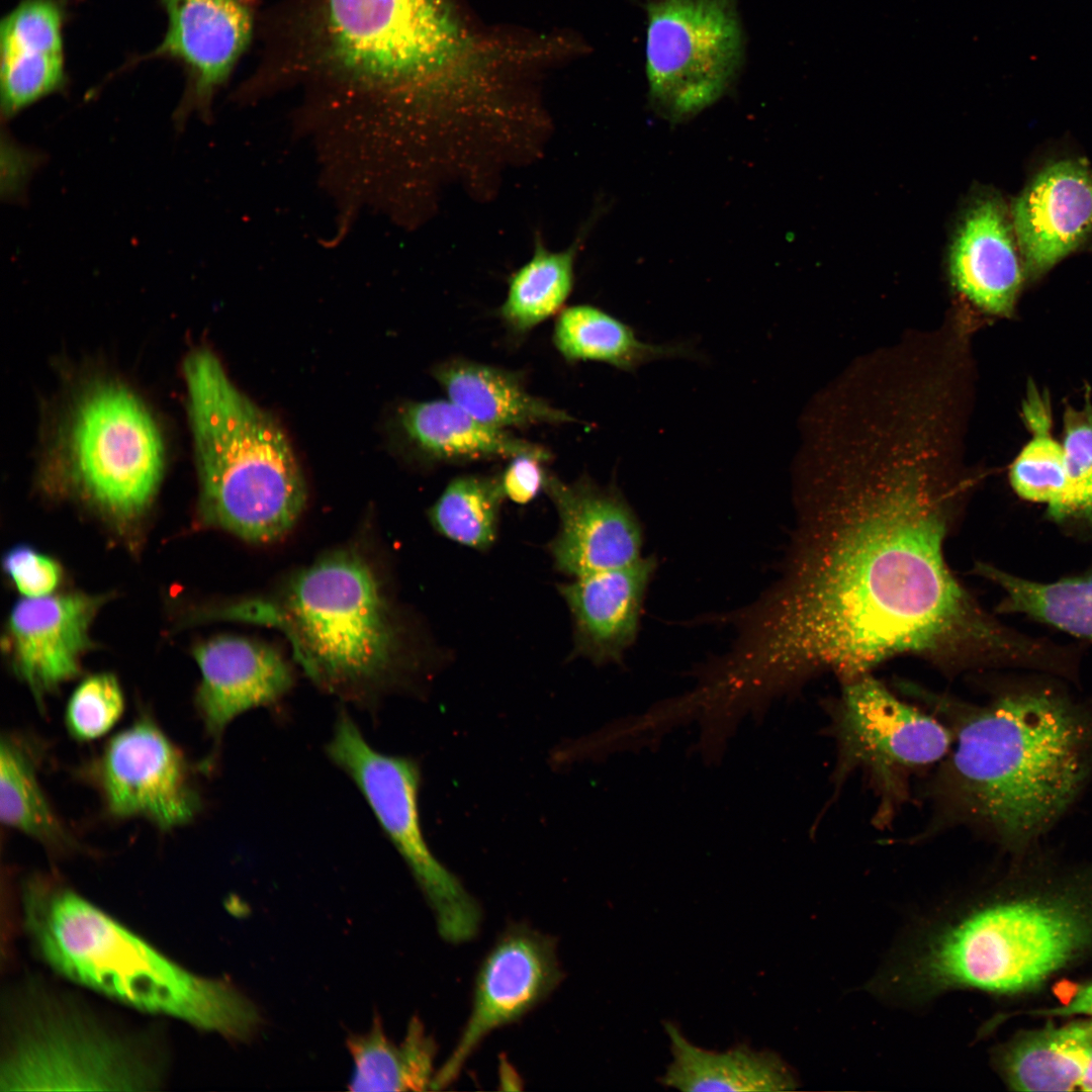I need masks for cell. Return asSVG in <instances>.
Returning <instances> with one entry per match:
<instances>
[{"instance_id": "obj_1", "label": "cell", "mask_w": 1092, "mask_h": 1092, "mask_svg": "<svg viewBox=\"0 0 1092 1092\" xmlns=\"http://www.w3.org/2000/svg\"><path fill=\"white\" fill-rule=\"evenodd\" d=\"M857 429L802 479L783 573L738 615L729 671L760 690L821 669L846 681L899 655L1037 666L1045 640L989 614L946 563L972 480L942 452L940 420L896 413Z\"/></svg>"}, {"instance_id": "obj_2", "label": "cell", "mask_w": 1092, "mask_h": 1092, "mask_svg": "<svg viewBox=\"0 0 1092 1092\" xmlns=\"http://www.w3.org/2000/svg\"><path fill=\"white\" fill-rule=\"evenodd\" d=\"M270 26L262 74L323 110L386 123L421 162L458 152L485 115L444 0H292Z\"/></svg>"}, {"instance_id": "obj_3", "label": "cell", "mask_w": 1092, "mask_h": 1092, "mask_svg": "<svg viewBox=\"0 0 1092 1092\" xmlns=\"http://www.w3.org/2000/svg\"><path fill=\"white\" fill-rule=\"evenodd\" d=\"M1092 959V870L975 899L920 928L901 984L924 1003L951 990L1024 994Z\"/></svg>"}, {"instance_id": "obj_4", "label": "cell", "mask_w": 1092, "mask_h": 1092, "mask_svg": "<svg viewBox=\"0 0 1092 1092\" xmlns=\"http://www.w3.org/2000/svg\"><path fill=\"white\" fill-rule=\"evenodd\" d=\"M1092 719L1060 691L1008 693L969 715L951 758L954 795L1009 846L1063 813L1090 768Z\"/></svg>"}, {"instance_id": "obj_5", "label": "cell", "mask_w": 1092, "mask_h": 1092, "mask_svg": "<svg viewBox=\"0 0 1092 1092\" xmlns=\"http://www.w3.org/2000/svg\"><path fill=\"white\" fill-rule=\"evenodd\" d=\"M23 923L40 959L98 993L233 1040L255 1035L257 1006L226 980L196 975L55 877L24 884Z\"/></svg>"}, {"instance_id": "obj_6", "label": "cell", "mask_w": 1092, "mask_h": 1092, "mask_svg": "<svg viewBox=\"0 0 1092 1092\" xmlns=\"http://www.w3.org/2000/svg\"><path fill=\"white\" fill-rule=\"evenodd\" d=\"M201 521L250 543L281 540L306 504L302 471L278 422L231 381L216 356L184 365Z\"/></svg>"}, {"instance_id": "obj_7", "label": "cell", "mask_w": 1092, "mask_h": 1092, "mask_svg": "<svg viewBox=\"0 0 1092 1092\" xmlns=\"http://www.w3.org/2000/svg\"><path fill=\"white\" fill-rule=\"evenodd\" d=\"M260 608V619L290 636L306 674L341 699L371 705L403 672L400 631L381 581L354 551L317 559L292 577L282 607Z\"/></svg>"}, {"instance_id": "obj_8", "label": "cell", "mask_w": 1092, "mask_h": 1092, "mask_svg": "<svg viewBox=\"0 0 1092 1092\" xmlns=\"http://www.w3.org/2000/svg\"><path fill=\"white\" fill-rule=\"evenodd\" d=\"M326 752L355 783L404 859L434 912L441 936L452 943L473 938L481 923L480 907L427 844L419 811L417 762L376 750L346 711L339 713Z\"/></svg>"}, {"instance_id": "obj_9", "label": "cell", "mask_w": 1092, "mask_h": 1092, "mask_svg": "<svg viewBox=\"0 0 1092 1092\" xmlns=\"http://www.w3.org/2000/svg\"><path fill=\"white\" fill-rule=\"evenodd\" d=\"M736 0H648L646 74L649 97L671 121L718 100L744 58Z\"/></svg>"}, {"instance_id": "obj_10", "label": "cell", "mask_w": 1092, "mask_h": 1092, "mask_svg": "<svg viewBox=\"0 0 1092 1092\" xmlns=\"http://www.w3.org/2000/svg\"><path fill=\"white\" fill-rule=\"evenodd\" d=\"M11 1026L0 1089L136 1091L157 1075L126 1042L84 1017L30 1006Z\"/></svg>"}, {"instance_id": "obj_11", "label": "cell", "mask_w": 1092, "mask_h": 1092, "mask_svg": "<svg viewBox=\"0 0 1092 1092\" xmlns=\"http://www.w3.org/2000/svg\"><path fill=\"white\" fill-rule=\"evenodd\" d=\"M77 479L101 510L128 519L151 502L161 480L163 443L143 403L104 385L80 405L71 436Z\"/></svg>"}, {"instance_id": "obj_12", "label": "cell", "mask_w": 1092, "mask_h": 1092, "mask_svg": "<svg viewBox=\"0 0 1092 1092\" xmlns=\"http://www.w3.org/2000/svg\"><path fill=\"white\" fill-rule=\"evenodd\" d=\"M195 770L149 715L113 735L84 768L107 816L144 819L161 831L185 826L200 814Z\"/></svg>"}, {"instance_id": "obj_13", "label": "cell", "mask_w": 1092, "mask_h": 1092, "mask_svg": "<svg viewBox=\"0 0 1092 1092\" xmlns=\"http://www.w3.org/2000/svg\"><path fill=\"white\" fill-rule=\"evenodd\" d=\"M561 977L552 938L526 925L507 929L479 968L469 1018L430 1090L450 1085L487 1034L542 1002Z\"/></svg>"}, {"instance_id": "obj_14", "label": "cell", "mask_w": 1092, "mask_h": 1092, "mask_svg": "<svg viewBox=\"0 0 1092 1092\" xmlns=\"http://www.w3.org/2000/svg\"><path fill=\"white\" fill-rule=\"evenodd\" d=\"M168 29L162 43L130 61L168 58L183 66L186 88L174 112L182 129L194 111L209 120L212 100L249 49L257 25V0H161Z\"/></svg>"}, {"instance_id": "obj_15", "label": "cell", "mask_w": 1092, "mask_h": 1092, "mask_svg": "<svg viewBox=\"0 0 1092 1092\" xmlns=\"http://www.w3.org/2000/svg\"><path fill=\"white\" fill-rule=\"evenodd\" d=\"M842 759L882 774L929 764L948 750L947 729L869 673L845 681L836 717Z\"/></svg>"}, {"instance_id": "obj_16", "label": "cell", "mask_w": 1092, "mask_h": 1092, "mask_svg": "<svg viewBox=\"0 0 1092 1092\" xmlns=\"http://www.w3.org/2000/svg\"><path fill=\"white\" fill-rule=\"evenodd\" d=\"M544 490L559 518L549 545L555 567L573 578L630 565L641 558L640 522L616 488L583 477L547 474Z\"/></svg>"}, {"instance_id": "obj_17", "label": "cell", "mask_w": 1092, "mask_h": 1092, "mask_svg": "<svg viewBox=\"0 0 1092 1092\" xmlns=\"http://www.w3.org/2000/svg\"><path fill=\"white\" fill-rule=\"evenodd\" d=\"M103 599L81 593L24 598L8 620L11 665L41 708L43 699L80 671L89 630Z\"/></svg>"}, {"instance_id": "obj_18", "label": "cell", "mask_w": 1092, "mask_h": 1092, "mask_svg": "<svg viewBox=\"0 0 1092 1092\" xmlns=\"http://www.w3.org/2000/svg\"><path fill=\"white\" fill-rule=\"evenodd\" d=\"M193 657L200 671L195 710L215 745L236 718L279 702L294 685L291 665L276 648L246 637L202 641Z\"/></svg>"}, {"instance_id": "obj_19", "label": "cell", "mask_w": 1092, "mask_h": 1092, "mask_svg": "<svg viewBox=\"0 0 1092 1092\" xmlns=\"http://www.w3.org/2000/svg\"><path fill=\"white\" fill-rule=\"evenodd\" d=\"M1011 220L1024 271L1036 277L1092 232V171L1081 160L1042 169L1015 200Z\"/></svg>"}, {"instance_id": "obj_20", "label": "cell", "mask_w": 1092, "mask_h": 1092, "mask_svg": "<svg viewBox=\"0 0 1092 1092\" xmlns=\"http://www.w3.org/2000/svg\"><path fill=\"white\" fill-rule=\"evenodd\" d=\"M657 567L653 556L559 585L574 625L576 653L596 663L620 661L636 640L643 602Z\"/></svg>"}, {"instance_id": "obj_21", "label": "cell", "mask_w": 1092, "mask_h": 1092, "mask_svg": "<svg viewBox=\"0 0 1092 1092\" xmlns=\"http://www.w3.org/2000/svg\"><path fill=\"white\" fill-rule=\"evenodd\" d=\"M64 17L60 0H23L2 20L3 120L65 89Z\"/></svg>"}, {"instance_id": "obj_22", "label": "cell", "mask_w": 1092, "mask_h": 1092, "mask_svg": "<svg viewBox=\"0 0 1092 1092\" xmlns=\"http://www.w3.org/2000/svg\"><path fill=\"white\" fill-rule=\"evenodd\" d=\"M1012 220L995 198L977 202L953 241L949 271L956 289L980 309L1010 315L1023 273Z\"/></svg>"}, {"instance_id": "obj_23", "label": "cell", "mask_w": 1092, "mask_h": 1092, "mask_svg": "<svg viewBox=\"0 0 1092 1092\" xmlns=\"http://www.w3.org/2000/svg\"><path fill=\"white\" fill-rule=\"evenodd\" d=\"M1022 1030L998 1045L992 1062L1013 1091H1072L1092 1060V1016Z\"/></svg>"}, {"instance_id": "obj_24", "label": "cell", "mask_w": 1092, "mask_h": 1092, "mask_svg": "<svg viewBox=\"0 0 1092 1092\" xmlns=\"http://www.w3.org/2000/svg\"><path fill=\"white\" fill-rule=\"evenodd\" d=\"M671 1061L660 1078L665 1087L699 1091H788L799 1085L794 1070L776 1052L740 1043L725 1050L701 1048L673 1022H664Z\"/></svg>"}, {"instance_id": "obj_25", "label": "cell", "mask_w": 1092, "mask_h": 1092, "mask_svg": "<svg viewBox=\"0 0 1092 1092\" xmlns=\"http://www.w3.org/2000/svg\"><path fill=\"white\" fill-rule=\"evenodd\" d=\"M400 424L408 439L438 461L511 459L524 454L550 459V452L543 446L486 425L448 398L405 405Z\"/></svg>"}, {"instance_id": "obj_26", "label": "cell", "mask_w": 1092, "mask_h": 1092, "mask_svg": "<svg viewBox=\"0 0 1092 1092\" xmlns=\"http://www.w3.org/2000/svg\"><path fill=\"white\" fill-rule=\"evenodd\" d=\"M433 374L447 398L478 421L508 430L574 422L567 412L531 394L509 371L465 359L436 366Z\"/></svg>"}, {"instance_id": "obj_27", "label": "cell", "mask_w": 1092, "mask_h": 1092, "mask_svg": "<svg viewBox=\"0 0 1092 1092\" xmlns=\"http://www.w3.org/2000/svg\"><path fill=\"white\" fill-rule=\"evenodd\" d=\"M553 342L570 361H598L625 372H635L655 360L691 357L685 344H652L603 309L578 304L564 308L555 322Z\"/></svg>"}, {"instance_id": "obj_28", "label": "cell", "mask_w": 1092, "mask_h": 1092, "mask_svg": "<svg viewBox=\"0 0 1092 1092\" xmlns=\"http://www.w3.org/2000/svg\"><path fill=\"white\" fill-rule=\"evenodd\" d=\"M0 819L51 852L78 847L43 790L32 745L13 733L2 734L0 742Z\"/></svg>"}, {"instance_id": "obj_29", "label": "cell", "mask_w": 1092, "mask_h": 1092, "mask_svg": "<svg viewBox=\"0 0 1092 1092\" xmlns=\"http://www.w3.org/2000/svg\"><path fill=\"white\" fill-rule=\"evenodd\" d=\"M974 570L1003 592L996 613L1023 615L1092 643V567L1043 582L982 561L976 563Z\"/></svg>"}, {"instance_id": "obj_30", "label": "cell", "mask_w": 1092, "mask_h": 1092, "mask_svg": "<svg viewBox=\"0 0 1092 1092\" xmlns=\"http://www.w3.org/2000/svg\"><path fill=\"white\" fill-rule=\"evenodd\" d=\"M347 1045L354 1062L350 1090L420 1091L431 1088L436 1044L418 1018L411 1020L405 1037L398 1045L387 1038L377 1016L368 1032L349 1036Z\"/></svg>"}, {"instance_id": "obj_31", "label": "cell", "mask_w": 1092, "mask_h": 1092, "mask_svg": "<svg viewBox=\"0 0 1092 1092\" xmlns=\"http://www.w3.org/2000/svg\"><path fill=\"white\" fill-rule=\"evenodd\" d=\"M583 233L560 251L548 249L537 234L529 260L511 274L500 306L503 320L516 332H527L556 313L574 286L575 262Z\"/></svg>"}, {"instance_id": "obj_32", "label": "cell", "mask_w": 1092, "mask_h": 1092, "mask_svg": "<svg viewBox=\"0 0 1092 1092\" xmlns=\"http://www.w3.org/2000/svg\"><path fill=\"white\" fill-rule=\"evenodd\" d=\"M1022 407L1031 438L1013 460L1009 481L1022 499L1044 505V518H1048L1059 506L1064 491V447L1052 434L1048 396L1029 386Z\"/></svg>"}, {"instance_id": "obj_33", "label": "cell", "mask_w": 1092, "mask_h": 1092, "mask_svg": "<svg viewBox=\"0 0 1092 1092\" xmlns=\"http://www.w3.org/2000/svg\"><path fill=\"white\" fill-rule=\"evenodd\" d=\"M505 497L500 476L461 475L447 484L430 508L429 519L449 540L487 550L496 540Z\"/></svg>"}, {"instance_id": "obj_34", "label": "cell", "mask_w": 1092, "mask_h": 1092, "mask_svg": "<svg viewBox=\"0 0 1092 1092\" xmlns=\"http://www.w3.org/2000/svg\"><path fill=\"white\" fill-rule=\"evenodd\" d=\"M1065 485L1057 509L1045 519L1070 533L1092 534V404L1067 405L1062 441Z\"/></svg>"}, {"instance_id": "obj_35", "label": "cell", "mask_w": 1092, "mask_h": 1092, "mask_svg": "<svg viewBox=\"0 0 1092 1092\" xmlns=\"http://www.w3.org/2000/svg\"><path fill=\"white\" fill-rule=\"evenodd\" d=\"M125 699L117 677L98 672L82 679L71 694L64 714L68 734L78 742L103 737L119 722Z\"/></svg>"}, {"instance_id": "obj_36", "label": "cell", "mask_w": 1092, "mask_h": 1092, "mask_svg": "<svg viewBox=\"0 0 1092 1092\" xmlns=\"http://www.w3.org/2000/svg\"><path fill=\"white\" fill-rule=\"evenodd\" d=\"M3 568L24 598L52 595L62 580V568L52 557L28 545H16L3 557Z\"/></svg>"}, {"instance_id": "obj_37", "label": "cell", "mask_w": 1092, "mask_h": 1092, "mask_svg": "<svg viewBox=\"0 0 1092 1092\" xmlns=\"http://www.w3.org/2000/svg\"><path fill=\"white\" fill-rule=\"evenodd\" d=\"M543 462L545 460L527 454L511 458L500 476L505 496L519 505L532 502L545 487L548 473Z\"/></svg>"}, {"instance_id": "obj_38", "label": "cell", "mask_w": 1092, "mask_h": 1092, "mask_svg": "<svg viewBox=\"0 0 1092 1092\" xmlns=\"http://www.w3.org/2000/svg\"><path fill=\"white\" fill-rule=\"evenodd\" d=\"M1026 1014L1049 1018L1092 1016V980L1070 985L1061 992L1058 1004L1029 1010Z\"/></svg>"}, {"instance_id": "obj_39", "label": "cell", "mask_w": 1092, "mask_h": 1092, "mask_svg": "<svg viewBox=\"0 0 1092 1092\" xmlns=\"http://www.w3.org/2000/svg\"><path fill=\"white\" fill-rule=\"evenodd\" d=\"M1079 1089L1083 1091H1092V1060L1080 1082Z\"/></svg>"}]
</instances>
